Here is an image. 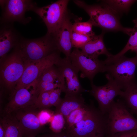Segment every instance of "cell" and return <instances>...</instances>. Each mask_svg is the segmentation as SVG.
I'll list each match as a JSON object with an SVG mask.
<instances>
[{
  "label": "cell",
  "mask_w": 137,
  "mask_h": 137,
  "mask_svg": "<svg viewBox=\"0 0 137 137\" xmlns=\"http://www.w3.org/2000/svg\"><path fill=\"white\" fill-rule=\"evenodd\" d=\"M73 2L88 14L93 26L101 28L105 32L121 31L129 36L133 32V28L123 27L120 23L118 14L105 4L89 5L79 0Z\"/></svg>",
  "instance_id": "1"
},
{
  "label": "cell",
  "mask_w": 137,
  "mask_h": 137,
  "mask_svg": "<svg viewBox=\"0 0 137 137\" xmlns=\"http://www.w3.org/2000/svg\"><path fill=\"white\" fill-rule=\"evenodd\" d=\"M15 47L28 63L42 59L59 51L53 36L47 33L36 39L21 38Z\"/></svg>",
  "instance_id": "2"
},
{
  "label": "cell",
  "mask_w": 137,
  "mask_h": 137,
  "mask_svg": "<svg viewBox=\"0 0 137 137\" xmlns=\"http://www.w3.org/2000/svg\"><path fill=\"white\" fill-rule=\"evenodd\" d=\"M74 137H87L107 132V116L96 108L94 103L87 114L80 122L65 131Z\"/></svg>",
  "instance_id": "3"
},
{
  "label": "cell",
  "mask_w": 137,
  "mask_h": 137,
  "mask_svg": "<svg viewBox=\"0 0 137 137\" xmlns=\"http://www.w3.org/2000/svg\"><path fill=\"white\" fill-rule=\"evenodd\" d=\"M0 62L1 82L9 89L14 90L28 63L16 47Z\"/></svg>",
  "instance_id": "4"
},
{
  "label": "cell",
  "mask_w": 137,
  "mask_h": 137,
  "mask_svg": "<svg viewBox=\"0 0 137 137\" xmlns=\"http://www.w3.org/2000/svg\"><path fill=\"white\" fill-rule=\"evenodd\" d=\"M107 116V132L110 134L137 129V119L129 112L124 101H114Z\"/></svg>",
  "instance_id": "5"
},
{
  "label": "cell",
  "mask_w": 137,
  "mask_h": 137,
  "mask_svg": "<svg viewBox=\"0 0 137 137\" xmlns=\"http://www.w3.org/2000/svg\"><path fill=\"white\" fill-rule=\"evenodd\" d=\"M69 1L59 0L42 7L36 6L32 9L31 11L38 15L45 23L47 33L52 35L59 30L68 12L67 8Z\"/></svg>",
  "instance_id": "6"
},
{
  "label": "cell",
  "mask_w": 137,
  "mask_h": 137,
  "mask_svg": "<svg viewBox=\"0 0 137 137\" xmlns=\"http://www.w3.org/2000/svg\"><path fill=\"white\" fill-rule=\"evenodd\" d=\"M105 71L121 84L124 89L135 83V71L137 65V55L132 58L124 56L113 62L105 64Z\"/></svg>",
  "instance_id": "7"
},
{
  "label": "cell",
  "mask_w": 137,
  "mask_h": 137,
  "mask_svg": "<svg viewBox=\"0 0 137 137\" xmlns=\"http://www.w3.org/2000/svg\"><path fill=\"white\" fill-rule=\"evenodd\" d=\"M108 82L106 85L97 86L91 82V89L89 91L90 94L97 101L99 109L103 114L107 115L114 99L117 96H121L123 87L114 80L108 74L106 75Z\"/></svg>",
  "instance_id": "8"
},
{
  "label": "cell",
  "mask_w": 137,
  "mask_h": 137,
  "mask_svg": "<svg viewBox=\"0 0 137 137\" xmlns=\"http://www.w3.org/2000/svg\"><path fill=\"white\" fill-rule=\"evenodd\" d=\"M98 58L87 55L80 49L75 48L72 52L70 59L72 64L81 72L80 77L88 78L91 82L97 73L105 72L104 61Z\"/></svg>",
  "instance_id": "9"
},
{
  "label": "cell",
  "mask_w": 137,
  "mask_h": 137,
  "mask_svg": "<svg viewBox=\"0 0 137 137\" xmlns=\"http://www.w3.org/2000/svg\"><path fill=\"white\" fill-rule=\"evenodd\" d=\"M60 52H54L40 60L28 63L14 91L26 87L37 81L42 72L46 69L56 65L61 58Z\"/></svg>",
  "instance_id": "10"
},
{
  "label": "cell",
  "mask_w": 137,
  "mask_h": 137,
  "mask_svg": "<svg viewBox=\"0 0 137 137\" xmlns=\"http://www.w3.org/2000/svg\"><path fill=\"white\" fill-rule=\"evenodd\" d=\"M61 74L62 90L65 95H79L86 90L82 88L78 77V70L70 59L61 58L56 65Z\"/></svg>",
  "instance_id": "11"
},
{
  "label": "cell",
  "mask_w": 137,
  "mask_h": 137,
  "mask_svg": "<svg viewBox=\"0 0 137 137\" xmlns=\"http://www.w3.org/2000/svg\"><path fill=\"white\" fill-rule=\"evenodd\" d=\"M0 5L2 9L1 20L7 24L15 21L25 23L29 21L30 19L25 18V13L31 11L36 6L32 1L27 0H0Z\"/></svg>",
  "instance_id": "12"
},
{
  "label": "cell",
  "mask_w": 137,
  "mask_h": 137,
  "mask_svg": "<svg viewBox=\"0 0 137 137\" xmlns=\"http://www.w3.org/2000/svg\"><path fill=\"white\" fill-rule=\"evenodd\" d=\"M36 109L31 107L13 112L19 123L23 137H36L40 132L42 126L38 117L39 112Z\"/></svg>",
  "instance_id": "13"
},
{
  "label": "cell",
  "mask_w": 137,
  "mask_h": 137,
  "mask_svg": "<svg viewBox=\"0 0 137 137\" xmlns=\"http://www.w3.org/2000/svg\"><path fill=\"white\" fill-rule=\"evenodd\" d=\"M36 81L26 87L14 91L12 96L5 109L6 114H11L18 110L33 107L38 97L35 94L36 88L29 90L37 84Z\"/></svg>",
  "instance_id": "14"
},
{
  "label": "cell",
  "mask_w": 137,
  "mask_h": 137,
  "mask_svg": "<svg viewBox=\"0 0 137 137\" xmlns=\"http://www.w3.org/2000/svg\"><path fill=\"white\" fill-rule=\"evenodd\" d=\"M73 24L68 12L59 30L51 35L58 51L62 53L65 55V57L69 59L73 47L71 41Z\"/></svg>",
  "instance_id": "15"
},
{
  "label": "cell",
  "mask_w": 137,
  "mask_h": 137,
  "mask_svg": "<svg viewBox=\"0 0 137 137\" xmlns=\"http://www.w3.org/2000/svg\"><path fill=\"white\" fill-rule=\"evenodd\" d=\"M20 39L11 26L5 25L0 32V57L1 61L7 56V53L19 43Z\"/></svg>",
  "instance_id": "16"
},
{
  "label": "cell",
  "mask_w": 137,
  "mask_h": 137,
  "mask_svg": "<svg viewBox=\"0 0 137 137\" xmlns=\"http://www.w3.org/2000/svg\"><path fill=\"white\" fill-rule=\"evenodd\" d=\"M105 32L103 31L98 35L94 36L92 40L80 49L86 55L98 58L101 55H106L109 57L112 55L108 51L103 40Z\"/></svg>",
  "instance_id": "17"
},
{
  "label": "cell",
  "mask_w": 137,
  "mask_h": 137,
  "mask_svg": "<svg viewBox=\"0 0 137 137\" xmlns=\"http://www.w3.org/2000/svg\"><path fill=\"white\" fill-rule=\"evenodd\" d=\"M85 104L84 99L82 94L76 95H65L64 97L61 99L60 102L56 107L55 113L62 114L65 119L72 112Z\"/></svg>",
  "instance_id": "18"
},
{
  "label": "cell",
  "mask_w": 137,
  "mask_h": 137,
  "mask_svg": "<svg viewBox=\"0 0 137 137\" xmlns=\"http://www.w3.org/2000/svg\"><path fill=\"white\" fill-rule=\"evenodd\" d=\"M1 122L5 131L4 137H23L18 122L13 115L6 114Z\"/></svg>",
  "instance_id": "19"
},
{
  "label": "cell",
  "mask_w": 137,
  "mask_h": 137,
  "mask_svg": "<svg viewBox=\"0 0 137 137\" xmlns=\"http://www.w3.org/2000/svg\"><path fill=\"white\" fill-rule=\"evenodd\" d=\"M89 105L85 104L83 106L72 112L67 117L65 124L63 130H68L74 125L82 120L90 109L93 101H92Z\"/></svg>",
  "instance_id": "20"
},
{
  "label": "cell",
  "mask_w": 137,
  "mask_h": 137,
  "mask_svg": "<svg viewBox=\"0 0 137 137\" xmlns=\"http://www.w3.org/2000/svg\"><path fill=\"white\" fill-rule=\"evenodd\" d=\"M121 97L132 112L137 114V84L136 83L126 87Z\"/></svg>",
  "instance_id": "21"
},
{
  "label": "cell",
  "mask_w": 137,
  "mask_h": 137,
  "mask_svg": "<svg viewBox=\"0 0 137 137\" xmlns=\"http://www.w3.org/2000/svg\"><path fill=\"white\" fill-rule=\"evenodd\" d=\"M136 1L134 0H106L101 1L104 4L117 14L127 13L131 6Z\"/></svg>",
  "instance_id": "22"
},
{
  "label": "cell",
  "mask_w": 137,
  "mask_h": 137,
  "mask_svg": "<svg viewBox=\"0 0 137 137\" xmlns=\"http://www.w3.org/2000/svg\"><path fill=\"white\" fill-rule=\"evenodd\" d=\"M56 65L50 66L45 69L38 79L37 83L58 82L62 85V79L59 71Z\"/></svg>",
  "instance_id": "23"
},
{
  "label": "cell",
  "mask_w": 137,
  "mask_h": 137,
  "mask_svg": "<svg viewBox=\"0 0 137 137\" xmlns=\"http://www.w3.org/2000/svg\"><path fill=\"white\" fill-rule=\"evenodd\" d=\"M132 33L125 46L123 49L117 54L112 55L109 57L107 58L105 60L106 62L109 64L113 62L122 57L127 51L137 46V26H135Z\"/></svg>",
  "instance_id": "24"
},
{
  "label": "cell",
  "mask_w": 137,
  "mask_h": 137,
  "mask_svg": "<svg viewBox=\"0 0 137 137\" xmlns=\"http://www.w3.org/2000/svg\"><path fill=\"white\" fill-rule=\"evenodd\" d=\"M93 26L89 20L83 22L76 21L73 24L72 30L78 33L92 36L95 35L92 30Z\"/></svg>",
  "instance_id": "25"
},
{
  "label": "cell",
  "mask_w": 137,
  "mask_h": 137,
  "mask_svg": "<svg viewBox=\"0 0 137 137\" xmlns=\"http://www.w3.org/2000/svg\"><path fill=\"white\" fill-rule=\"evenodd\" d=\"M65 120L63 115L59 113H54L50 122V129L53 132L59 133L64 129Z\"/></svg>",
  "instance_id": "26"
},
{
  "label": "cell",
  "mask_w": 137,
  "mask_h": 137,
  "mask_svg": "<svg viewBox=\"0 0 137 137\" xmlns=\"http://www.w3.org/2000/svg\"><path fill=\"white\" fill-rule=\"evenodd\" d=\"M94 36H92L80 34L72 30L71 41L73 47L80 49L91 41Z\"/></svg>",
  "instance_id": "27"
},
{
  "label": "cell",
  "mask_w": 137,
  "mask_h": 137,
  "mask_svg": "<svg viewBox=\"0 0 137 137\" xmlns=\"http://www.w3.org/2000/svg\"><path fill=\"white\" fill-rule=\"evenodd\" d=\"M50 91L40 94L38 96L33 107L35 109L42 110L47 109L51 107L49 100Z\"/></svg>",
  "instance_id": "28"
},
{
  "label": "cell",
  "mask_w": 137,
  "mask_h": 137,
  "mask_svg": "<svg viewBox=\"0 0 137 137\" xmlns=\"http://www.w3.org/2000/svg\"><path fill=\"white\" fill-rule=\"evenodd\" d=\"M61 84L58 82H42L37 83L35 94L38 97L42 93L50 91L57 88L61 89Z\"/></svg>",
  "instance_id": "29"
},
{
  "label": "cell",
  "mask_w": 137,
  "mask_h": 137,
  "mask_svg": "<svg viewBox=\"0 0 137 137\" xmlns=\"http://www.w3.org/2000/svg\"><path fill=\"white\" fill-rule=\"evenodd\" d=\"M40 110L38 113V116L40 124L42 126L50 122L54 113L48 109Z\"/></svg>",
  "instance_id": "30"
},
{
  "label": "cell",
  "mask_w": 137,
  "mask_h": 137,
  "mask_svg": "<svg viewBox=\"0 0 137 137\" xmlns=\"http://www.w3.org/2000/svg\"><path fill=\"white\" fill-rule=\"evenodd\" d=\"M62 92L61 89L57 88L50 91L49 94V103L51 107H57L60 102L61 98L60 96Z\"/></svg>",
  "instance_id": "31"
},
{
  "label": "cell",
  "mask_w": 137,
  "mask_h": 137,
  "mask_svg": "<svg viewBox=\"0 0 137 137\" xmlns=\"http://www.w3.org/2000/svg\"><path fill=\"white\" fill-rule=\"evenodd\" d=\"M108 137H137V129L110 134Z\"/></svg>",
  "instance_id": "32"
},
{
  "label": "cell",
  "mask_w": 137,
  "mask_h": 137,
  "mask_svg": "<svg viewBox=\"0 0 137 137\" xmlns=\"http://www.w3.org/2000/svg\"><path fill=\"white\" fill-rule=\"evenodd\" d=\"M41 137H74L69 133L63 130L59 133H52L42 135Z\"/></svg>",
  "instance_id": "33"
},
{
  "label": "cell",
  "mask_w": 137,
  "mask_h": 137,
  "mask_svg": "<svg viewBox=\"0 0 137 137\" xmlns=\"http://www.w3.org/2000/svg\"><path fill=\"white\" fill-rule=\"evenodd\" d=\"M5 135V131L2 124L1 123L0 125V137H4Z\"/></svg>",
  "instance_id": "34"
},
{
  "label": "cell",
  "mask_w": 137,
  "mask_h": 137,
  "mask_svg": "<svg viewBox=\"0 0 137 137\" xmlns=\"http://www.w3.org/2000/svg\"><path fill=\"white\" fill-rule=\"evenodd\" d=\"M104 135L101 134H94L90 135L87 137H105Z\"/></svg>",
  "instance_id": "35"
},
{
  "label": "cell",
  "mask_w": 137,
  "mask_h": 137,
  "mask_svg": "<svg viewBox=\"0 0 137 137\" xmlns=\"http://www.w3.org/2000/svg\"><path fill=\"white\" fill-rule=\"evenodd\" d=\"M132 52H135L137 55V46L131 50Z\"/></svg>",
  "instance_id": "36"
},
{
  "label": "cell",
  "mask_w": 137,
  "mask_h": 137,
  "mask_svg": "<svg viewBox=\"0 0 137 137\" xmlns=\"http://www.w3.org/2000/svg\"><path fill=\"white\" fill-rule=\"evenodd\" d=\"M133 22L135 24V26H137V18L136 19L134 20Z\"/></svg>",
  "instance_id": "37"
}]
</instances>
